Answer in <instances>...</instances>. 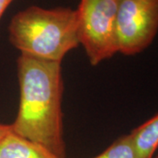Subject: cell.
<instances>
[{
  "label": "cell",
  "instance_id": "6da1fadb",
  "mask_svg": "<svg viewBox=\"0 0 158 158\" xmlns=\"http://www.w3.org/2000/svg\"><path fill=\"white\" fill-rule=\"evenodd\" d=\"M61 63L19 55L17 59L19 105L11 127L15 134L65 158Z\"/></svg>",
  "mask_w": 158,
  "mask_h": 158
},
{
  "label": "cell",
  "instance_id": "7a4b0ae2",
  "mask_svg": "<svg viewBox=\"0 0 158 158\" xmlns=\"http://www.w3.org/2000/svg\"><path fill=\"white\" fill-rule=\"evenodd\" d=\"M9 40L21 55L62 62L79 45L77 11L69 7L29 6L11 18Z\"/></svg>",
  "mask_w": 158,
  "mask_h": 158
},
{
  "label": "cell",
  "instance_id": "3957f363",
  "mask_svg": "<svg viewBox=\"0 0 158 158\" xmlns=\"http://www.w3.org/2000/svg\"><path fill=\"white\" fill-rule=\"evenodd\" d=\"M118 0H80L76 9L79 44L93 66L118 53Z\"/></svg>",
  "mask_w": 158,
  "mask_h": 158
},
{
  "label": "cell",
  "instance_id": "277c9868",
  "mask_svg": "<svg viewBox=\"0 0 158 158\" xmlns=\"http://www.w3.org/2000/svg\"><path fill=\"white\" fill-rule=\"evenodd\" d=\"M118 53L135 56L152 44L158 33V0H118Z\"/></svg>",
  "mask_w": 158,
  "mask_h": 158
},
{
  "label": "cell",
  "instance_id": "5b68a950",
  "mask_svg": "<svg viewBox=\"0 0 158 158\" xmlns=\"http://www.w3.org/2000/svg\"><path fill=\"white\" fill-rule=\"evenodd\" d=\"M0 158H60L36 142L9 131L0 140Z\"/></svg>",
  "mask_w": 158,
  "mask_h": 158
},
{
  "label": "cell",
  "instance_id": "8992f818",
  "mask_svg": "<svg viewBox=\"0 0 158 158\" xmlns=\"http://www.w3.org/2000/svg\"><path fill=\"white\" fill-rule=\"evenodd\" d=\"M140 158H153L158 148V113L130 133Z\"/></svg>",
  "mask_w": 158,
  "mask_h": 158
},
{
  "label": "cell",
  "instance_id": "52a82bcc",
  "mask_svg": "<svg viewBox=\"0 0 158 158\" xmlns=\"http://www.w3.org/2000/svg\"><path fill=\"white\" fill-rule=\"evenodd\" d=\"M93 158H140L130 134L118 137L101 154Z\"/></svg>",
  "mask_w": 158,
  "mask_h": 158
},
{
  "label": "cell",
  "instance_id": "ba28073f",
  "mask_svg": "<svg viewBox=\"0 0 158 158\" xmlns=\"http://www.w3.org/2000/svg\"><path fill=\"white\" fill-rule=\"evenodd\" d=\"M12 1L13 0H0V19Z\"/></svg>",
  "mask_w": 158,
  "mask_h": 158
},
{
  "label": "cell",
  "instance_id": "9c48e42d",
  "mask_svg": "<svg viewBox=\"0 0 158 158\" xmlns=\"http://www.w3.org/2000/svg\"><path fill=\"white\" fill-rule=\"evenodd\" d=\"M11 124L10 125H6V124H1L0 123V140L2 139V137L4 135H6V134L11 131Z\"/></svg>",
  "mask_w": 158,
  "mask_h": 158
},
{
  "label": "cell",
  "instance_id": "30bf717a",
  "mask_svg": "<svg viewBox=\"0 0 158 158\" xmlns=\"http://www.w3.org/2000/svg\"><path fill=\"white\" fill-rule=\"evenodd\" d=\"M153 158H158V155L156 156V157H153Z\"/></svg>",
  "mask_w": 158,
  "mask_h": 158
}]
</instances>
